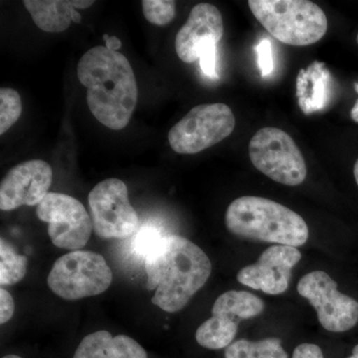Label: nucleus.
<instances>
[{"label": "nucleus", "instance_id": "1", "mask_svg": "<svg viewBox=\"0 0 358 358\" xmlns=\"http://www.w3.org/2000/svg\"><path fill=\"white\" fill-rule=\"evenodd\" d=\"M152 303L167 313L185 308L208 281L212 265L196 244L178 235L159 236L145 254Z\"/></svg>", "mask_w": 358, "mask_h": 358}, {"label": "nucleus", "instance_id": "2", "mask_svg": "<svg viewBox=\"0 0 358 358\" xmlns=\"http://www.w3.org/2000/svg\"><path fill=\"white\" fill-rule=\"evenodd\" d=\"M77 75L87 88L94 117L114 131L126 128L138 98V83L126 56L106 46L94 47L80 59Z\"/></svg>", "mask_w": 358, "mask_h": 358}, {"label": "nucleus", "instance_id": "3", "mask_svg": "<svg viewBox=\"0 0 358 358\" xmlns=\"http://www.w3.org/2000/svg\"><path fill=\"white\" fill-rule=\"evenodd\" d=\"M225 224L232 234L268 243L300 247L310 231L296 212L273 200L242 196L228 206Z\"/></svg>", "mask_w": 358, "mask_h": 358}, {"label": "nucleus", "instance_id": "4", "mask_svg": "<svg viewBox=\"0 0 358 358\" xmlns=\"http://www.w3.org/2000/svg\"><path fill=\"white\" fill-rule=\"evenodd\" d=\"M248 6L260 24L284 44L308 46L327 31L326 13L308 0H250Z\"/></svg>", "mask_w": 358, "mask_h": 358}, {"label": "nucleus", "instance_id": "5", "mask_svg": "<svg viewBox=\"0 0 358 358\" xmlns=\"http://www.w3.org/2000/svg\"><path fill=\"white\" fill-rule=\"evenodd\" d=\"M112 282V270L105 258L82 250L57 259L47 278L51 291L67 301L98 296L107 291Z\"/></svg>", "mask_w": 358, "mask_h": 358}, {"label": "nucleus", "instance_id": "6", "mask_svg": "<svg viewBox=\"0 0 358 358\" xmlns=\"http://www.w3.org/2000/svg\"><path fill=\"white\" fill-rule=\"evenodd\" d=\"M249 157L259 171L281 185H300L307 178V164L300 148L282 129H259L250 141Z\"/></svg>", "mask_w": 358, "mask_h": 358}, {"label": "nucleus", "instance_id": "7", "mask_svg": "<svg viewBox=\"0 0 358 358\" xmlns=\"http://www.w3.org/2000/svg\"><path fill=\"white\" fill-rule=\"evenodd\" d=\"M235 126V115L225 103L196 106L171 129L169 145L178 154H199L228 138Z\"/></svg>", "mask_w": 358, "mask_h": 358}, {"label": "nucleus", "instance_id": "8", "mask_svg": "<svg viewBox=\"0 0 358 358\" xmlns=\"http://www.w3.org/2000/svg\"><path fill=\"white\" fill-rule=\"evenodd\" d=\"M94 232L102 239L131 236L140 224L138 213L129 203L128 187L117 178L105 179L89 194Z\"/></svg>", "mask_w": 358, "mask_h": 358}, {"label": "nucleus", "instance_id": "9", "mask_svg": "<svg viewBox=\"0 0 358 358\" xmlns=\"http://www.w3.org/2000/svg\"><path fill=\"white\" fill-rule=\"evenodd\" d=\"M264 308V301L249 292H225L214 303L210 319L197 329L195 339L207 350L227 348L236 336L239 322L258 317Z\"/></svg>", "mask_w": 358, "mask_h": 358}, {"label": "nucleus", "instance_id": "10", "mask_svg": "<svg viewBox=\"0 0 358 358\" xmlns=\"http://www.w3.org/2000/svg\"><path fill=\"white\" fill-rule=\"evenodd\" d=\"M298 293L315 308L320 324L331 333H345L357 326L358 301L338 289L324 271H313L299 282Z\"/></svg>", "mask_w": 358, "mask_h": 358}, {"label": "nucleus", "instance_id": "11", "mask_svg": "<svg viewBox=\"0 0 358 358\" xmlns=\"http://www.w3.org/2000/svg\"><path fill=\"white\" fill-rule=\"evenodd\" d=\"M36 214L48 223L49 237L58 248L76 251L88 243L93 222L84 205L74 197L49 192L37 206Z\"/></svg>", "mask_w": 358, "mask_h": 358}, {"label": "nucleus", "instance_id": "12", "mask_svg": "<svg viewBox=\"0 0 358 358\" xmlns=\"http://www.w3.org/2000/svg\"><path fill=\"white\" fill-rule=\"evenodd\" d=\"M301 259L298 248L285 245L268 247L255 264L238 272V282L268 294H281L289 288L292 271Z\"/></svg>", "mask_w": 358, "mask_h": 358}, {"label": "nucleus", "instance_id": "13", "mask_svg": "<svg viewBox=\"0 0 358 358\" xmlns=\"http://www.w3.org/2000/svg\"><path fill=\"white\" fill-rule=\"evenodd\" d=\"M53 181L51 166L44 160H28L9 171L0 185V209L11 211L21 206L39 205Z\"/></svg>", "mask_w": 358, "mask_h": 358}, {"label": "nucleus", "instance_id": "14", "mask_svg": "<svg viewBox=\"0 0 358 358\" xmlns=\"http://www.w3.org/2000/svg\"><path fill=\"white\" fill-rule=\"evenodd\" d=\"M224 23L217 7L199 3L193 7L185 24L176 37V51L185 63H193L199 59V50L207 40L218 43L222 39Z\"/></svg>", "mask_w": 358, "mask_h": 358}, {"label": "nucleus", "instance_id": "15", "mask_svg": "<svg viewBox=\"0 0 358 358\" xmlns=\"http://www.w3.org/2000/svg\"><path fill=\"white\" fill-rule=\"evenodd\" d=\"M73 358H148V353L129 336L99 331L85 336Z\"/></svg>", "mask_w": 358, "mask_h": 358}, {"label": "nucleus", "instance_id": "16", "mask_svg": "<svg viewBox=\"0 0 358 358\" xmlns=\"http://www.w3.org/2000/svg\"><path fill=\"white\" fill-rule=\"evenodd\" d=\"M331 74L326 64L313 61L307 69H301L296 78V96L306 115L324 109L331 96Z\"/></svg>", "mask_w": 358, "mask_h": 358}, {"label": "nucleus", "instance_id": "17", "mask_svg": "<svg viewBox=\"0 0 358 358\" xmlns=\"http://www.w3.org/2000/svg\"><path fill=\"white\" fill-rule=\"evenodd\" d=\"M23 4L37 27L48 33L67 30L76 10L71 0H25Z\"/></svg>", "mask_w": 358, "mask_h": 358}, {"label": "nucleus", "instance_id": "18", "mask_svg": "<svg viewBox=\"0 0 358 358\" xmlns=\"http://www.w3.org/2000/svg\"><path fill=\"white\" fill-rule=\"evenodd\" d=\"M225 358H289L281 339L264 338L258 341L239 339L225 350Z\"/></svg>", "mask_w": 358, "mask_h": 358}, {"label": "nucleus", "instance_id": "19", "mask_svg": "<svg viewBox=\"0 0 358 358\" xmlns=\"http://www.w3.org/2000/svg\"><path fill=\"white\" fill-rule=\"evenodd\" d=\"M27 257L20 255L4 238L0 240V285L13 286L27 273Z\"/></svg>", "mask_w": 358, "mask_h": 358}, {"label": "nucleus", "instance_id": "20", "mask_svg": "<svg viewBox=\"0 0 358 358\" xmlns=\"http://www.w3.org/2000/svg\"><path fill=\"white\" fill-rule=\"evenodd\" d=\"M22 103L17 91L11 88L0 89V134H4L20 119Z\"/></svg>", "mask_w": 358, "mask_h": 358}, {"label": "nucleus", "instance_id": "21", "mask_svg": "<svg viewBox=\"0 0 358 358\" xmlns=\"http://www.w3.org/2000/svg\"><path fill=\"white\" fill-rule=\"evenodd\" d=\"M145 20L152 24L164 26L176 16V1L171 0H143L141 1Z\"/></svg>", "mask_w": 358, "mask_h": 358}, {"label": "nucleus", "instance_id": "22", "mask_svg": "<svg viewBox=\"0 0 358 358\" xmlns=\"http://www.w3.org/2000/svg\"><path fill=\"white\" fill-rule=\"evenodd\" d=\"M216 52L217 43L213 40H207L199 50L200 67L206 76L217 79L216 71Z\"/></svg>", "mask_w": 358, "mask_h": 358}, {"label": "nucleus", "instance_id": "23", "mask_svg": "<svg viewBox=\"0 0 358 358\" xmlns=\"http://www.w3.org/2000/svg\"><path fill=\"white\" fill-rule=\"evenodd\" d=\"M258 53L259 67L263 77L268 76L274 70V61H273L272 44L270 40L263 39L257 46Z\"/></svg>", "mask_w": 358, "mask_h": 358}, {"label": "nucleus", "instance_id": "24", "mask_svg": "<svg viewBox=\"0 0 358 358\" xmlns=\"http://www.w3.org/2000/svg\"><path fill=\"white\" fill-rule=\"evenodd\" d=\"M14 313V301L11 294L0 289V324H4L11 320Z\"/></svg>", "mask_w": 358, "mask_h": 358}, {"label": "nucleus", "instance_id": "25", "mask_svg": "<svg viewBox=\"0 0 358 358\" xmlns=\"http://www.w3.org/2000/svg\"><path fill=\"white\" fill-rule=\"evenodd\" d=\"M293 358H324V357L319 345L303 343L294 348Z\"/></svg>", "mask_w": 358, "mask_h": 358}, {"label": "nucleus", "instance_id": "26", "mask_svg": "<svg viewBox=\"0 0 358 358\" xmlns=\"http://www.w3.org/2000/svg\"><path fill=\"white\" fill-rule=\"evenodd\" d=\"M103 40L106 41V47L109 50L117 51L122 48V41L117 37L109 36L108 34L103 35Z\"/></svg>", "mask_w": 358, "mask_h": 358}, {"label": "nucleus", "instance_id": "27", "mask_svg": "<svg viewBox=\"0 0 358 358\" xmlns=\"http://www.w3.org/2000/svg\"><path fill=\"white\" fill-rule=\"evenodd\" d=\"M71 3L75 9H86L93 6L95 1H92V0H71Z\"/></svg>", "mask_w": 358, "mask_h": 358}, {"label": "nucleus", "instance_id": "28", "mask_svg": "<svg viewBox=\"0 0 358 358\" xmlns=\"http://www.w3.org/2000/svg\"><path fill=\"white\" fill-rule=\"evenodd\" d=\"M355 88L357 90L358 94V82L355 84ZM350 115H352L353 121L358 122V100L357 102L355 103V107L352 108Z\"/></svg>", "mask_w": 358, "mask_h": 358}, {"label": "nucleus", "instance_id": "29", "mask_svg": "<svg viewBox=\"0 0 358 358\" xmlns=\"http://www.w3.org/2000/svg\"><path fill=\"white\" fill-rule=\"evenodd\" d=\"M72 20H73V22H75V23H81V21H82L81 14L78 13V11L75 10L74 13H73Z\"/></svg>", "mask_w": 358, "mask_h": 358}, {"label": "nucleus", "instance_id": "30", "mask_svg": "<svg viewBox=\"0 0 358 358\" xmlns=\"http://www.w3.org/2000/svg\"><path fill=\"white\" fill-rule=\"evenodd\" d=\"M353 174H355V181L358 185V159L355 162V167H353Z\"/></svg>", "mask_w": 358, "mask_h": 358}, {"label": "nucleus", "instance_id": "31", "mask_svg": "<svg viewBox=\"0 0 358 358\" xmlns=\"http://www.w3.org/2000/svg\"><path fill=\"white\" fill-rule=\"evenodd\" d=\"M348 358H358V345L357 346H355V348H353L352 350V355Z\"/></svg>", "mask_w": 358, "mask_h": 358}, {"label": "nucleus", "instance_id": "32", "mask_svg": "<svg viewBox=\"0 0 358 358\" xmlns=\"http://www.w3.org/2000/svg\"><path fill=\"white\" fill-rule=\"evenodd\" d=\"M2 358H22V357H18V355H6V357H3Z\"/></svg>", "mask_w": 358, "mask_h": 358}, {"label": "nucleus", "instance_id": "33", "mask_svg": "<svg viewBox=\"0 0 358 358\" xmlns=\"http://www.w3.org/2000/svg\"><path fill=\"white\" fill-rule=\"evenodd\" d=\"M357 44H358V33H357Z\"/></svg>", "mask_w": 358, "mask_h": 358}]
</instances>
